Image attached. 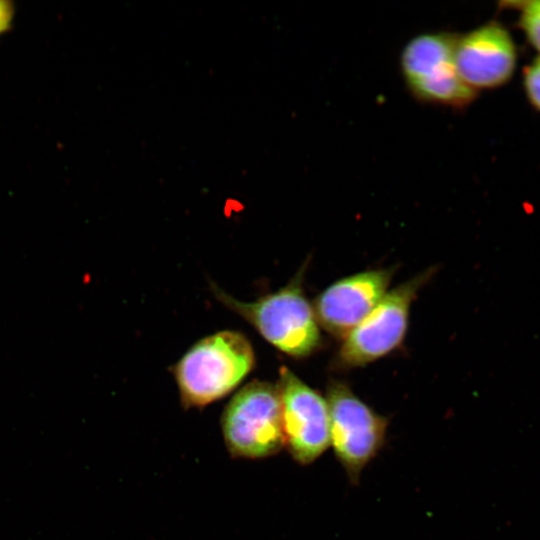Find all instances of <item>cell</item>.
<instances>
[{"label":"cell","mask_w":540,"mask_h":540,"mask_svg":"<svg viewBox=\"0 0 540 540\" xmlns=\"http://www.w3.org/2000/svg\"><path fill=\"white\" fill-rule=\"evenodd\" d=\"M15 16L12 2L0 0V36L10 30Z\"/></svg>","instance_id":"12"},{"label":"cell","mask_w":540,"mask_h":540,"mask_svg":"<svg viewBox=\"0 0 540 540\" xmlns=\"http://www.w3.org/2000/svg\"><path fill=\"white\" fill-rule=\"evenodd\" d=\"M517 57L512 35L497 21L457 35L455 67L461 80L476 93L505 85L516 70Z\"/></svg>","instance_id":"8"},{"label":"cell","mask_w":540,"mask_h":540,"mask_svg":"<svg viewBox=\"0 0 540 540\" xmlns=\"http://www.w3.org/2000/svg\"><path fill=\"white\" fill-rule=\"evenodd\" d=\"M302 271L282 289L253 302H243L211 284L220 303L250 323L280 351L305 357L320 345L318 322L302 290Z\"/></svg>","instance_id":"2"},{"label":"cell","mask_w":540,"mask_h":540,"mask_svg":"<svg viewBox=\"0 0 540 540\" xmlns=\"http://www.w3.org/2000/svg\"><path fill=\"white\" fill-rule=\"evenodd\" d=\"M523 88L530 105L540 113V55L525 68Z\"/></svg>","instance_id":"11"},{"label":"cell","mask_w":540,"mask_h":540,"mask_svg":"<svg viewBox=\"0 0 540 540\" xmlns=\"http://www.w3.org/2000/svg\"><path fill=\"white\" fill-rule=\"evenodd\" d=\"M254 351L237 331H221L195 343L174 367L185 408L203 407L233 391L253 368Z\"/></svg>","instance_id":"1"},{"label":"cell","mask_w":540,"mask_h":540,"mask_svg":"<svg viewBox=\"0 0 540 540\" xmlns=\"http://www.w3.org/2000/svg\"><path fill=\"white\" fill-rule=\"evenodd\" d=\"M221 429L233 458L257 460L274 456L285 447L278 385L253 380L226 405Z\"/></svg>","instance_id":"3"},{"label":"cell","mask_w":540,"mask_h":540,"mask_svg":"<svg viewBox=\"0 0 540 540\" xmlns=\"http://www.w3.org/2000/svg\"><path fill=\"white\" fill-rule=\"evenodd\" d=\"M457 34L422 33L407 42L400 55V69L410 94L426 104L462 109L477 93L459 77L454 63Z\"/></svg>","instance_id":"4"},{"label":"cell","mask_w":540,"mask_h":540,"mask_svg":"<svg viewBox=\"0 0 540 540\" xmlns=\"http://www.w3.org/2000/svg\"><path fill=\"white\" fill-rule=\"evenodd\" d=\"M392 275V269H375L334 282L315 301L317 322L331 334L345 338L388 292Z\"/></svg>","instance_id":"9"},{"label":"cell","mask_w":540,"mask_h":540,"mask_svg":"<svg viewBox=\"0 0 540 540\" xmlns=\"http://www.w3.org/2000/svg\"><path fill=\"white\" fill-rule=\"evenodd\" d=\"M432 274L433 270L429 269L388 291L344 338L338 353L339 363L345 367L361 366L396 349L407 330L410 306Z\"/></svg>","instance_id":"6"},{"label":"cell","mask_w":540,"mask_h":540,"mask_svg":"<svg viewBox=\"0 0 540 540\" xmlns=\"http://www.w3.org/2000/svg\"><path fill=\"white\" fill-rule=\"evenodd\" d=\"M277 385L281 396L285 447L298 464H311L330 446L326 398L286 367L280 368Z\"/></svg>","instance_id":"7"},{"label":"cell","mask_w":540,"mask_h":540,"mask_svg":"<svg viewBox=\"0 0 540 540\" xmlns=\"http://www.w3.org/2000/svg\"><path fill=\"white\" fill-rule=\"evenodd\" d=\"M326 401L330 446L351 483H358L368 463L382 449L388 420L376 413L342 382H332Z\"/></svg>","instance_id":"5"},{"label":"cell","mask_w":540,"mask_h":540,"mask_svg":"<svg viewBox=\"0 0 540 540\" xmlns=\"http://www.w3.org/2000/svg\"><path fill=\"white\" fill-rule=\"evenodd\" d=\"M519 26L526 40L540 55V0L520 3Z\"/></svg>","instance_id":"10"}]
</instances>
